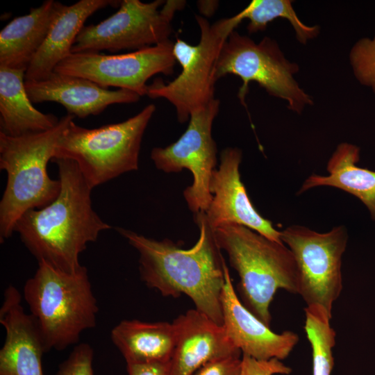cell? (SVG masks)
Masks as SVG:
<instances>
[{"label":"cell","instance_id":"obj_11","mask_svg":"<svg viewBox=\"0 0 375 375\" xmlns=\"http://www.w3.org/2000/svg\"><path fill=\"white\" fill-rule=\"evenodd\" d=\"M220 101L213 99L191 113L185 131L174 143L154 147L151 158L159 170L167 173L190 170L193 180L183 191L190 210L206 211L212 198L210 183L216 169L217 149L212 136V127L219 110Z\"/></svg>","mask_w":375,"mask_h":375},{"label":"cell","instance_id":"obj_3","mask_svg":"<svg viewBox=\"0 0 375 375\" xmlns=\"http://www.w3.org/2000/svg\"><path fill=\"white\" fill-rule=\"evenodd\" d=\"M214 235L240 276L242 303L270 326L269 306L276 292L280 289L299 292L298 269L292 251L283 242L240 224L221 226L214 230Z\"/></svg>","mask_w":375,"mask_h":375},{"label":"cell","instance_id":"obj_27","mask_svg":"<svg viewBox=\"0 0 375 375\" xmlns=\"http://www.w3.org/2000/svg\"><path fill=\"white\" fill-rule=\"evenodd\" d=\"M291 372L290 367L277 358L262 360L242 354L240 375L289 374Z\"/></svg>","mask_w":375,"mask_h":375},{"label":"cell","instance_id":"obj_15","mask_svg":"<svg viewBox=\"0 0 375 375\" xmlns=\"http://www.w3.org/2000/svg\"><path fill=\"white\" fill-rule=\"evenodd\" d=\"M0 323L6 332L0 350V375H44L42 358L47 352L34 318L22 306V295L9 285L4 291Z\"/></svg>","mask_w":375,"mask_h":375},{"label":"cell","instance_id":"obj_6","mask_svg":"<svg viewBox=\"0 0 375 375\" xmlns=\"http://www.w3.org/2000/svg\"><path fill=\"white\" fill-rule=\"evenodd\" d=\"M155 111L156 106L149 104L124 122L96 128L80 126L72 120L60 135L53 159L74 160L92 189L138 170L143 135Z\"/></svg>","mask_w":375,"mask_h":375},{"label":"cell","instance_id":"obj_23","mask_svg":"<svg viewBox=\"0 0 375 375\" xmlns=\"http://www.w3.org/2000/svg\"><path fill=\"white\" fill-rule=\"evenodd\" d=\"M282 17L288 20L293 27L296 38L302 44L318 35V26H307L297 15L290 0H253L241 12L232 18L238 26L243 19H248L247 30L249 33L263 31L268 23Z\"/></svg>","mask_w":375,"mask_h":375},{"label":"cell","instance_id":"obj_19","mask_svg":"<svg viewBox=\"0 0 375 375\" xmlns=\"http://www.w3.org/2000/svg\"><path fill=\"white\" fill-rule=\"evenodd\" d=\"M64 6L47 0L7 24L0 32V66L26 72Z\"/></svg>","mask_w":375,"mask_h":375},{"label":"cell","instance_id":"obj_4","mask_svg":"<svg viewBox=\"0 0 375 375\" xmlns=\"http://www.w3.org/2000/svg\"><path fill=\"white\" fill-rule=\"evenodd\" d=\"M74 118L67 113L55 127L38 133L12 137L0 133V169L7 174L0 201L1 243L11 237L25 212L42 208L58 196L60 181L49 177L47 165L60 135Z\"/></svg>","mask_w":375,"mask_h":375},{"label":"cell","instance_id":"obj_29","mask_svg":"<svg viewBox=\"0 0 375 375\" xmlns=\"http://www.w3.org/2000/svg\"><path fill=\"white\" fill-rule=\"evenodd\" d=\"M169 362L127 363L128 374L169 375Z\"/></svg>","mask_w":375,"mask_h":375},{"label":"cell","instance_id":"obj_1","mask_svg":"<svg viewBox=\"0 0 375 375\" xmlns=\"http://www.w3.org/2000/svg\"><path fill=\"white\" fill-rule=\"evenodd\" d=\"M199 237L190 249L165 238L156 240L117 227L139 253L142 281L165 297L187 295L195 309L223 325L222 294L225 283V260L205 211L195 213Z\"/></svg>","mask_w":375,"mask_h":375},{"label":"cell","instance_id":"obj_26","mask_svg":"<svg viewBox=\"0 0 375 375\" xmlns=\"http://www.w3.org/2000/svg\"><path fill=\"white\" fill-rule=\"evenodd\" d=\"M94 351L88 343L77 344L55 375H94Z\"/></svg>","mask_w":375,"mask_h":375},{"label":"cell","instance_id":"obj_18","mask_svg":"<svg viewBox=\"0 0 375 375\" xmlns=\"http://www.w3.org/2000/svg\"><path fill=\"white\" fill-rule=\"evenodd\" d=\"M120 1L80 0L64 6L41 48L25 73V81L48 77L56 67L71 53L75 40L87 19L107 6H119Z\"/></svg>","mask_w":375,"mask_h":375},{"label":"cell","instance_id":"obj_2","mask_svg":"<svg viewBox=\"0 0 375 375\" xmlns=\"http://www.w3.org/2000/svg\"><path fill=\"white\" fill-rule=\"evenodd\" d=\"M61 188L47 206L25 212L14 228L25 247L38 262H44L67 273L82 265L79 255L100 233L111 226L104 222L92 205V188L77 164L67 158H55Z\"/></svg>","mask_w":375,"mask_h":375},{"label":"cell","instance_id":"obj_25","mask_svg":"<svg viewBox=\"0 0 375 375\" xmlns=\"http://www.w3.org/2000/svg\"><path fill=\"white\" fill-rule=\"evenodd\" d=\"M349 61L356 78L375 94V33L372 39L363 38L355 43Z\"/></svg>","mask_w":375,"mask_h":375},{"label":"cell","instance_id":"obj_13","mask_svg":"<svg viewBox=\"0 0 375 375\" xmlns=\"http://www.w3.org/2000/svg\"><path fill=\"white\" fill-rule=\"evenodd\" d=\"M242 157V151L237 147H228L222 151L220 164L210 183L212 198L205 211L208 222L213 230L226 224H240L271 240L282 242L281 231L256 210L247 194L239 171Z\"/></svg>","mask_w":375,"mask_h":375},{"label":"cell","instance_id":"obj_7","mask_svg":"<svg viewBox=\"0 0 375 375\" xmlns=\"http://www.w3.org/2000/svg\"><path fill=\"white\" fill-rule=\"evenodd\" d=\"M195 17L201 33L199 43L192 45L179 38L174 42L173 54L181 67V73L167 83L156 78L148 85L146 94L170 102L181 123L215 99L214 71L217 58L227 38L237 27L232 17L213 24L201 16Z\"/></svg>","mask_w":375,"mask_h":375},{"label":"cell","instance_id":"obj_5","mask_svg":"<svg viewBox=\"0 0 375 375\" xmlns=\"http://www.w3.org/2000/svg\"><path fill=\"white\" fill-rule=\"evenodd\" d=\"M23 294L47 351L77 344L81 334L96 326L99 308L84 266L67 273L38 262Z\"/></svg>","mask_w":375,"mask_h":375},{"label":"cell","instance_id":"obj_30","mask_svg":"<svg viewBox=\"0 0 375 375\" xmlns=\"http://www.w3.org/2000/svg\"><path fill=\"white\" fill-rule=\"evenodd\" d=\"M217 1H199L198 5L199 10L201 13H203L204 15H206L207 16L212 15V13L215 12Z\"/></svg>","mask_w":375,"mask_h":375},{"label":"cell","instance_id":"obj_22","mask_svg":"<svg viewBox=\"0 0 375 375\" xmlns=\"http://www.w3.org/2000/svg\"><path fill=\"white\" fill-rule=\"evenodd\" d=\"M111 340L127 363L169 362L176 342L173 322L122 320L111 331Z\"/></svg>","mask_w":375,"mask_h":375},{"label":"cell","instance_id":"obj_10","mask_svg":"<svg viewBox=\"0 0 375 375\" xmlns=\"http://www.w3.org/2000/svg\"><path fill=\"white\" fill-rule=\"evenodd\" d=\"M281 240L292 251L299 273V292L307 306L319 305L332 315L342 290V258L348 233L344 226L319 233L291 225L281 231Z\"/></svg>","mask_w":375,"mask_h":375},{"label":"cell","instance_id":"obj_14","mask_svg":"<svg viewBox=\"0 0 375 375\" xmlns=\"http://www.w3.org/2000/svg\"><path fill=\"white\" fill-rule=\"evenodd\" d=\"M224 272L221 299L223 326L231 341L242 354L257 360L287 358L299 342L298 335L290 331L281 333L272 331L239 299L226 265Z\"/></svg>","mask_w":375,"mask_h":375},{"label":"cell","instance_id":"obj_8","mask_svg":"<svg viewBox=\"0 0 375 375\" xmlns=\"http://www.w3.org/2000/svg\"><path fill=\"white\" fill-rule=\"evenodd\" d=\"M299 70L296 63L285 57L274 40L265 37L257 43L235 30L222 46L214 78L217 82L228 74L239 76L242 84L238 96L244 106L249 84L254 81L269 95L286 101L290 110L301 113L313 102L294 78Z\"/></svg>","mask_w":375,"mask_h":375},{"label":"cell","instance_id":"obj_24","mask_svg":"<svg viewBox=\"0 0 375 375\" xmlns=\"http://www.w3.org/2000/svg\"><path fill=\"white\" fill-rule=\"evenodd\" d=\"M331 317L321 306L305 308L304 329L312 348L313 375H331L333 367L336 333L330 324Z\"/></svg>","mask_w":375,"mask_h":375},{"label":"cell","instance_id":"obj_17","mask_svg":"<svg viewBox=\"0 0 375 375\" xmlns=\"http://www.w3.org/2000/svg\"><path fill=\"white\" fill-rule=\"evenodd\" d=\"M24 85L33 103L56 102L68 114L80 118L99 115L110 105L133 103L140 98L131 90L105 89L88 79L55 72L42 80L25 81Z\"/></svg>","mask_w":375,"mask_h":375},{"label":"cell","instance_id":"obj_20","mask_svg":"<svg viewBox=\"0 0 375 375\" xmlns=\"http://www.w3.org/2000/svg\"><path fill=\"white\" fill-rule=\"evenodd\" d=\"M25 73L0 66V133L8 136L47 131L60 120L33 106L25 89Z\"/></svg>","mask_w":375,"mask_h":375},{"label":"cell","instance_id":"obj_16","mask_svg":"<svg viewBox=\"0 0 375 375\" xmlns=\"http://www.w3.org/2000/svg\"><path fill=\"white\" fill-rule=\"evenodd\" d=\"M176 342L169 362V375H192L206 363L242 353L220 325L197 309L173 321Z\"/></svg>","mask_w":375,"mask_h":375},{"label":"cell","instance_id":"obj_12","mask_svg":"<svg viewBox=\"0 0 375 375\" xmlns=\"http://www.w3.org/2000/svg\"><path fill=\"white\" fill-rule=\"evenodd\" d=\"M170 40L156 45L121 54L72 53L54 69L55 72L88 79L101 87L147 94V81L153 76L174 73L176 60Z\"/></svg>","mask_w":375,"mask_h":375},{"label":"cell","instance_id":"obj_28","mask_svg":"<svg viewBox=\"0 0 375 375\" xmlns=\"http://www.w3.org/2000/svg\"><path fill=\"white\" fill-rule=\"evenodd\" d=\"M241 353H235L209 362L192 375H240Z\"/></svg>","mask_w":375,"mask_h":375},{"label":"cell","instance_id":"obj_21","mask_svg":"<svg viewBox=\"0 0 375 375\" xmlns=\"http://www.w3.org/2000/svg\"><path fill=\"white\" fill-rule=\"evenodd\" d=\"M359 160L358 147L348 142L340 143L327 162L328 175L309 176L297 194L319 186L340 189L358 198L375 221V171L357 166Z\"/></svg>","mask_w":375,"mask_h":375},{"label":"cell","instance_id":"obj_9","mask_svg":"<svg viewBox=\"0 0 375 375\" xmlns=\"http://www.w3.org/2000/svg\"><path fill=\"white\" fill-rule=\"evenodd\" d=\"M185 4L183 0L120 1L117 11L109 17L97 24L84 26L71 53L136 51L168 40L175 13Z\"/></svg>","mask_w":375,"mask_h":375}]
</instances>
